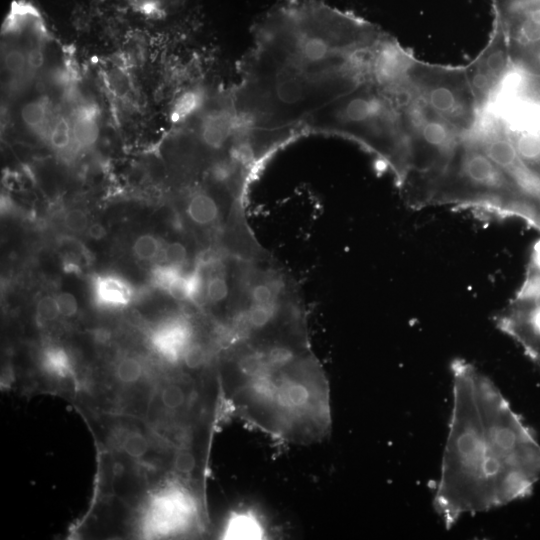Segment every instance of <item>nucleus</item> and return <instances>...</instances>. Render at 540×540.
<instances>
[{
    "label": "nucleus",
    "instance_id": "9d476101",
    "mask_svg": "<svg viewBox=\"0 0 540 540\" xmlns=\"http://www.w3.org/2000/svg\"><path fill=\"white\" fill-rule=\"evenodd\" d=\"M147 512L146 529L157 536L186 533L195 527L199 528L203 520L198 496L178 482L161 490Z\"/></svg>",
    "mask_w": 540,
    "mask_h": 540
},
{
    "label": "nucleus",
    "instance_id": "ddd939ff",
    "mask_svg": "<svg viewBox=\"0 0 540 540\" xmlns=\"http://www.w3.org/2000/svg\"><path fill=\"white\" fill-rule=\"evenodd\" d=\"M514 298L524 337L540 358V240L532 248L524 279Z\"/></svg>",
    "mask_w": 540,
    "mask_h": 540
},
{
    "label": "nucleus",
    "instance_id": "f257e3e1",
    "mask_svg": "<svg viewBox=\"0 0 540 540\" xmlns=\"http://www.w3.org/2000/svg\"><path fill=\"white\" fill-rule=\"evenodd\" d=\"M385 33L319 0H279L261 16L229 93L259 167L304 134L317 112L368 79L372 48Z\"/></svg>",
    "mask_w": 540,
    "mask_h": 540
},
{
    "label": "nucleus",
    "instance_id": "9b49d317",
    "mask_svg": "<svg viewBox=\"0 0 540 540\" xmlns=\"http://www.w3.org/2000/svg\"><path fill=\"white\" fill-rule=\"evenodd\" d=\"M464 67L481 113L493 102L512 70L506 37L496 23L492 22L486 45Z\"/></svg>",
    "mask_w": 540,
    "mask_h": 540
},
{
    "label": "nucleus",
    "instance_id": "cd10ccee",
    "mask_svg": "<svg viewBox=\"0 0 540 540\" xmlns=\"http://www.w3.org/2000/svg\"><path fill=\"white\" fill-rule=\"evenodd\" d=\"M87 235L95 240H100L106 235V230L100 223L90 224L86 230Z\"/></svg>",
    "mask_w": 540,
    "mask_h": 540
},
{
    "label": "nucleus",
    "instance_id": "f3484780",
    "mask_svg": "<svg viewBox=\"0 0 540 540\" xmlns=\"http://www.w3.org/2000/svg\"><path fill=\"white\" fill-rule=\"evenodd\" d=\"M185 384L184 382H170L164 385L160 392V400L167 410L182 412L191 409L197 400V394Z\"/></svg>",
    "mask_w": 540,
    "mask_h": 540
},
{
    "label": "nucleus",
    "instance_id": "6e6552de",
    "mask_svg": "<svg viewBox=\"0 0 540 540\" xmlns=\"http://www.w3.org/2000/svg\"><path fill=\"white\" fill-rule=\"evenodd\" d=\"M412 93L460 135L478 124L480 110L464 66L429 63L414 57L407 74Z\"/></svg>",
    "mask_w": 540,
    "mask_h": 540
},
{
    "label": "nucleus",
    "instance_id": "412c9836",
    "mask_svg": "<svg viewBox=\"0 0 540 540\" xmlns=\"http://www.w3.org/2000/svg\"><path fill=\"white\" fill-rule=\"evenodd\" d=\"M134 255L142 261H150L161 254L162 246L158 238L151 234L140 235L133 243Z\"/></svg>",
    "mask_w": 540,
    "mask_h": 540
},
{
    "label": "nucleus",
    "instance_id": "b1692460",
    "mask_svg": "<svg viewBox=\"0 0 540 540\" xmlns=\"http://www.w3.org/2000/svg\"><path fill=\"white\" fill-rule=\"evenodd\" d=\"M122 448L129 457L140 459L147 453L149 444L145 436L141 433L133 432L125 437Z\"/></svg>",
    "mask_w": 540,
    "mask_h": 540
},
{
    "label": "nucleus",
    "instance_id": "2eb2a0df",
    "mask_svg": "<svg viewBox=\"0 0 540 540\" xmlns=\"http://www.w3.org/2000/svg\"><path fill=\"white\" fill-rule=\"evenodd\" d=\"M96 301L106 307H123L133 298L131 285L115 275H99L93 281Z\"/></svg>",
    "mask_w": 540,
    "mask_h": 540
},
{
    "label": "nucleus",
    "instance_id": "7ed1b4c3",
    "mask_svg": "<svg viewBox=\"0 0 540 540\" xmlns=\"http://www.w3.org/2000/svg\"><path fill=\"white\" fill-rule=\"evenodd\" d=\"M217 364L224 400L247 424L292 445L330 434L329 382L306 322L224 336Z\"/></svg>",
    "mask_w": 540,
    "mask_h": 540
},
{
    "label": "nucleus",
    "instance_id": "393cba45",
    "mask_svg": "<svg viewBox=\"0 0 540 540\" xmlns=\"http://www.w3.org/2000/svg\"><path fill=\"white\" fill-rule=\"evenodd\" d=\"M36 315L42 322H52L61 315L55 296H44L36 305Z\"/></svg>",
    "mask_w": 540,
    "mask_h": 540
},
{
    "label": "nucleus",
    "instance_id": "a211bd4d",
    "mask_svg": "<svg viewBox=\"0 0 540 540\" xmlns=\"http://www.w3.org/2000/svg\"><path fill=\"white\" fill-rule=\"evenodd\" d=\"M229 539H260L263 527L251 513L240 512L231 516L223 534Z\"/></svg>",
    "mask_w": 540,
    "mask_h": 540
},
{
    "label": "nucleus",
    "instance_id": "bb28decb",
    "mask_svg": "<svg viewBox=\"0 0 540 540\" xmlns=\"http://www.w3.org/2000/svg\"><path fill=\"white\" fill-rule=\"evenodd\" d=\"M55 297L62 316L71 317L76 314L78 304L76 298L71 293L60 292Z\"/></svg>",
    "mask_w": 540,
    "mask_h": 540
},
{
    "label": "nucleus",
    "instance_id": "a878e982",
    "mask_svg": "<svg viewBox=\"0 0 540 540\" xmlns=\"http://www.w3.org/2000/svg\"><path fill=\"white\" fill-rule=\"evenodd\" d=\"M63 224L68 230L80 233L87 230L89 221L84 211L80 209H71L65 213Z\"/></svg>",
    "mask_w": 540,
    "mask_h": 540
},
{
    "label": "nucleus",
    "instance_id": "5701e85b",
    "mask_svg": "<svg viewBox=\"0 0 540 540\" xmlns=\"http://www.w3.org/2000/svg\"><path fill=\"white\" fill-rule=\"evenodd\" d=\"M142 373L141 363L133 357L122 358L116 366V376L124 384L136 383Z\"/></svg>",
    "mask_w": 540,
    "mask_h": 540
},
{
    "label": "nucleus",
    "instance_id": "f03ea898",
    "mask_svg": "<svg viewBox=\"0 0 540 540\" xmlns=\"http://www.w3.org/2000/svg\"><path fill=\"white\" fill-rule=\"evenodd\" d=\"M450 368L453 406L433 500L446 528L528 496L540 479V444L497 386L464 359Z\"/></svg>",
    "mask_w": 540,
    "mask_h": 540
},
{
    "label": "nucleus",
    "instance_id": "4468645a",
    "mask_svg": "<svg viewBox=\"0 0 540 540\" xmlns=\"http://www.w3.org/2000/svg\"><path fill=\"white\" fill-rule=\"evenodd\" d=\"M198 340L200 338L196 325L191 317L185 314L163 322L152 335L155 349L171 364L184 365L183 358L186 351Z\"/></svg>",
    "mask_w": 540,
    "mask_h": 540
},
{
    "label": "nucleus",
    "instance_id": "0eeeda50",
    "mask_svg": "<svg viewBox=\"0 0 540 540\" xmlns=\"http://www.w3.org/2000/svg\"><path fill=\"white\" fill-rule=\"evenodd\" d=\"M483 111L501 124L540 197V77L512 68L493 102Z\"/></svg>",
    "mask_w": 540,
    "mask_h": 540
},
{
    "label": "nucleus",
    "instance_id": "423d86ee",
    "mask_svg": "<svg viewBox=\"0 0 540 540\" xmlns=\"http://www.w3.org/2000/svg\"><path fill=\"white\" fill-rule=\"evenodd\" d=\"M48 33L39 10L27 0L11 5L2 29V76L17 101L43 87L59 69L47 56Z\"/></svg>",
    "mask_w": 540,
    "mask_h": 540
},
{
    "label": "nucleus",
    "instance_id": "39448f33",
    "mask_svg": "<svg viewBox=\"0 0 540 540\" xmlns=\"http://www.w3.org/2000/svg\"><path fill=\"white\" fill-rule=\"evenodd\" d=\"M305 133H324L352 140L377 156L397 185L409 168L407 129L397 91L370 79L317 112Z\"/></svg>",
    "mask_w": 540,
    "mask_h": 540
},
{
    "label": "nucleus",
    "instance_id": "20e7f679",
    "mask_svg": "<svg viewBox=\"0 0 540 540\" xmlns=\"http://www.w3.org/2000/svg\"><path fill=\"white\" fill-rule=\"evenodd\" d=\"M400 191L415 209L472 208L520 219L540 232V205L469 134L461 138L440 172Z\"/></svg>",
    "mask_w": 540,
    "mask_h": 540
},
{
    "label": "nucleus",
    "instance_id": "4be33fe9",
    "mask_svg": "<svg viewBox=\"0 0 540 540\" xmlns=\"http://www.w3.org/2000/svg\"><path fill=\"white\" fill-rule=\"evenodd\" d=\"M185 274L189 273L179 268L160 263L152 270L151 280L154 286L161 290L167 291L169 286L177 278Z\"/></svg>",
    "mask_w": 540,
    "mask_h": 540
},
{
    "label": "nucleus",
    "instance_id": "6ab92c4d",
    "mask_svg": "<svg viewBox=\"0 0 540 540\" xmlns=\"http://www.w3.org/2000/svg\"><path fill=\"white\" fill-rule=\"evenodd\" d=\"M189 259L188 249L186 245L180 241H173L162 248L161 264L170 265L190 273L189 271L184 270V268L188 265L192 267H195L196 265H190Z\"/></svg>",
    "mask_w": 540,
    "mask_h": 540
},
{
    "label": "nucleus",
    "instance_id": "f8f14e48",
    "mask_svg": "<svg viewBox=\"0 0 540 540\" xmlns=\"http://www.w3.org/2000/svg\"><path fill=\"white\" fill-rule=\"evenodd\" d=\"M492 14L508 48L540 46V0H492Z\"/></svg>",
    "mask_w": 540,
    "mask_h": 540
},
{
    "label": "nucleus",
    "instance_id": "aec40b11",
    "mask_svg": "<svg viewBox=\"0 0 540 540\" xmlns=\"http://www.w3.org/2000/svg\"><path fill=\"white\" fill-rule=\"evenodd\" d=\"M44 367L51 373L67 377L71 373V362L68 354L61 348L52 347L43 355Z\"/></svg>",
    "mask_w": 540,
    "mask_h": 540
},
{
    "label": "nucleus",
    "instance_id": "dca6fc26",
    "mask_svg": "<svg viewBox=\"0 0 540 540\" xmlns=\"http://www.w3.org/2000/svg\"><path fill=\"white\" fill-rule=\"evenodd\" d=\"M136 12L166 18L180 11L188 0H112Z\"/></svg>",
    "mask_w": 540,
    "mask_h": 540
},
{
    "label": "nucleus",
    "instance_id": "1a4fd4ad",
    "mask_svg": "<svg viewBox=\"0 0 540 540\" xmlns=\"http://www.w3.org/2000/svg\"><path fill=\"white\" fill-rule=\"evenodd\" d=\"M399 101L409 143V168L401 188L440 172L463 136L425 107L409 86L399 92Z\"/></svg>",
    "mask_w": 540,
    "mask_h": 540
}]
</instances>
